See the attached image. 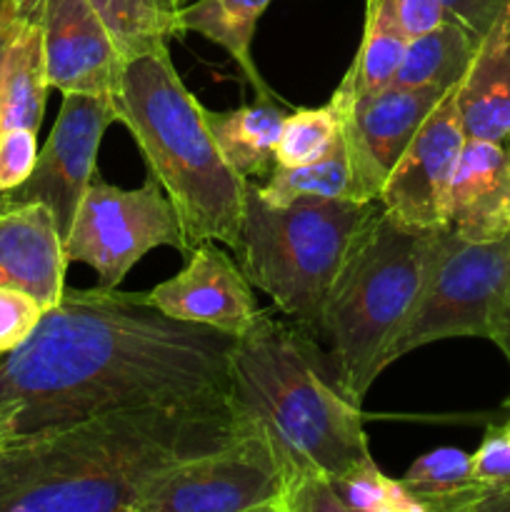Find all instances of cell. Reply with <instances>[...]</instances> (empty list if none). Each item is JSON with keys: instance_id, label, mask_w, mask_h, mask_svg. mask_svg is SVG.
Segmentation results:
<instances>
[{"instance_id": "7bdbcfd3", "label": "cell", "mask_w": 510, "mask_h": 512, "mask_svg": "<svg viewBox=\"0 0 510 512\" xmlns=\"http://www.w3.org/2000/svg\"><path fill=\"white\" fill-rule=\"evenodd\" d=\"M180 3H183V5H185V0H180Z\"/></svg>"}, {"instance_id": "ab89813d", "label": "cell", "mask_w": 510, "mask_h": 512, "mask_svg": "<svg viewBox=\"0 0 510 512\" xmlns=\"http://www.w3.org/2000/svg\"><path fill=\"white\" fill-rule=\"evenodd\" d=\"M8 15H13V0H0V25L5 23Z\"/></svg>"}, {"instance_id": "ba28073f", "label": "cell", "mask_w": 510, "mask_h": 512, "mask_svg": "<svg viewBox=\"0 0 510 512\" xmlns=\"http://www.w3.org/2000/svg\"><path fill=\"white\" fill-rule=\"evenodd\" d=\"M168 245L185 253V238L173 203L153 175L140 188L125 190L108 180H90L65 238L68 263H85L98 273V288L115 290L138 260Z\"/></svg>"}, {"instance_id": "74e56055", "label": "cell", "mask_w": 510, "mask_h": 512, "mask_svg": "<svg viewBox=\"0 0 510 512\" xmlns=\"http://www.w3.org/2000/svg\"><path fill=\"white\" fill-rule=\"evenodd\" d=\"M10 438V410H0V445Z\"/></svg>"}, {"instance_id": "ac0fdd59", "label": "cell", "mask_w": 510, "mask_h": 512, "mask_svg": "<svg viewBox=\"0 0 510 512\" xmlns=\"http://www.w3.org/2000/svg\"><path fill=\"white\" fill-rule=\"evenodd\" d=\"M408 43L410 38L400 23L395 0H365V28L360 48L348 73L333 90L330 105L340 113L355 100L390 85L395 70L403 63Z\"/></svg>"}, {"instance_id": "1f68e13d", "label": "cell", "mask_w": 510, "mask_h": 512, "mask_svg": "<svg viewBox=\"0 0 510 512\" xmlns=\"http://www.w3.org/2000/svg\"><path fill=\"white\" fill-rule=\"evenodd\" d=\"M508 5L510 0H443L448 18L458 20L478 40L493 28V23Z\"/></svg>"}, {"instance_id": "cb8c5ba5", "label": "cell", "mask_w": 510, "mask_h": 512, "mask_svg": "<svg viewBox=\"0 0 510 512\" xmlns=\"http://www.w3.org/2000/svg\"><path fill=\"white\" fill-rule=\"evenodd\" d=\"M125 60L178 38L180 0H90Z\"/></svg>"}, {"instance_id": "484cf974", "label": "cell", "mask_w": 510, "mask_h": 512, "mask_svg": "<svg viewBox=\"0 0 510 512\" xmlns=\"http://www.w3.org/2000/svg\"><path fill=\"white\" fill-rule=\"evenodd\" d=\"M343 140V118L333 105L320 108H295L285 115L275 165L280 168H303L318 163Z\"/></svg>"}, {"instance_id": "4316f807", "label": "cell", "mask_w": 510, "mask_h": 512, "mask_svg": "<svg viewBox=\"0 0 510 512\" xmlns=\"http://www.w3.org/2000/svg\"><path fill=\"white\" fill-rule=\"evenodd\" d=\"M45 308L18 288H0V355L13 353L30 338Z\"/></svg>"}, {"instance_id": "83f0119b", "label": "cell", "mask_w": 510, "mask_h": 512, "mask_svg": "<svg viewBox=\"0 0 510 512\" xmlns=\"http://www.w3.org/2000/svg\"><path fill=\"white\" fill-rule=\"evenodd\" d=\"M38 133L28 128L0 130V193H13L38 163Z\"/></svg>"}, {"instance_id": "f1b7e54d", "label": "cell", "mask_w": 510, "mask_h": 512, "mask_svg": "<svg viewBox=\"0 0 510 512\" xmlns=\"http://www.w3.org/2000/svg\"><path fill=\"white\" fill-rule=\"evenodd\" d=\"M333 485L353 512H380L393 498L398 480L388 478L378 465L370 463Z\"/></svg>"}, {"instance_id": "ee69618b", "label": "cell", "mask_w": 510, "mask_h": 512, "mask_svg": "<svg viewBox=\"0 0 510 512\" xmlns=\"http://www.w3.org/2000/svg\"><path fill=\"white\" fill-rule=\"evenodd\" d=\"M0 360H3V355H0Z\"/></svg>"}, {"instance_id": "60d3db41", "label": "cell", "mask_w": 510, "mask_h": 512, "mask_svg": "<svg viewBox=\"0 0 510 512\" xmlns=\"http://www.w3.org/2000/svg\"><path fill=\"white\" fill-rule=\"evenodd\" d=\"M503 428H505V433H508V435H510V423H505V425H503Z\"/></svg>"}, {"instance_id": "7a4b0ae2", "label": "cell", "mask_w": 510, "mask_h": 512, "mask_svg": "<svg viewBox=\"0 0 510 512\" xmlns=\"http://www.w3.org/2000/svg\"><path fill=\"white\" fill-rule=\"evenodd\" d=\"M233 398L95 415L0 445V512H135L158 475L245 428Z\"/></svg>"}, {"instance_id": "7c38bea8", "label": "cell", "mask_w": 510, "mask_h": 512, "mask_svg": "<svg viewBox=\"0 0 510 512\" xmlns=\"http://www.w3.org/2000/svg\"><path fill=\"white\" fill-rule=\"evenodd\" d=\"M445 93L435 85H385L340 110L345 150L363 200H380L388 175Z\"/></svg>"}, {"instance_id": "2e32d148", "label": "cell", "mask_w": 510, "mask_h": 512, "mask_svg": "<svg viewBox=\"0 0 510 512\" xmlns=\"http://www.w3.org/2000/svg\"><path fill=\"white\" fill-rule=\"evenodd\" d=\"M65 243L43 203L0 213V288H18L53 308L65 293Z\"/></svg>"}, {"instance_id": "8fae6325", "label": "cell", "mask_w": 510, "mask_h": 512, "mask_svg": "<svg viewBox=\"0 0 510 512\" xmlns=\"http://www.w3.org/2000/svg\"><path fill=\"white\" fill-rule=\"evenodd\" d=\"M460 83L425 118L380 193L385 213L410 228H445V193L468 140L458 110Z\"/></svg>"}, {"instance_id": "30bf717a", "label": "cell", "mask_w": 510, "mask_h": 512, "mask_svg": "<svg viewBox=\"0 0 510 512\" xmlns=\"http://www.w3.org/2000/svg\"><path fill=\"white\" fill-rule=\"evenodd\" d=\"M110 123H118L115 103L95 95L65 93L53 130L38 153L33 173L8 193L10 208L43 203L53 213L60 238H68L75 210L95 178L98 148Z\"/></svg>"}, {"instance_id": "277c9868", "label": "cell", "mask_w": 510, "mask_h": 512, "mask_svg": "<svg viewBox=\"0 0 510 512\" xmlns=\"http://www.w3.org/2000/svg\"><path fill=\"white\" fill-rule=\"evenodd\" d=\"M115 113L173 203L185 255L208 240L238 248L250 180L225 160L210 110L185 88L168 45L125 60Z\"/></svg>"}, {"instance_id": "d6a6232c", "label": "cell", "mask_w": 510, "mask_h": 512, "mask_svg": "<svg viewBox=\"0 0 510 512\" xmlns=\"http://www.w3.org/2000/svg\"><path fill=\"white\" fill-rule=\"evenodd\" d=\"M395 5H398L400 23H403L410 40L430 33L448 18L443 0H395Z\"/></svg>"}, {"instance_id": "8992f818", "label": "cell", "mask_w": 510, "mask_h": 512, "mask_svg": "<svg viewBox=\"0 0 510 512\" xmlns=\"http://www.w3.org/2000/svg\"><path fill=\"white\" fill-rule=\"evenodd\" d=\"M380 210V200L300 198L270 205L250 183L235 248L240 270L280 313L318 335L330 290Z\"/></svg>"}, {"instance_id": "d590c367", "label": "cell", "mask_w": 510, "mask_h": 512, "mask_svg": "<svg viewBox=\"0 0 510 512\" xmlns=\"http://www.w3.org/2000/svg\"><path fill=\"white\" fill-rule=\"evenodd\" d=\"M13 30H15V13L5 18V23L0 25V110H3V60H5V50H8L10 38H13ZM10 210L8 203V195L0 193V213Z\"/></svg>"}, {"instance_id": "f35d334b", "label": "cell", "mask_w": 510, "mask_h": 512, "mask_svg": "<svg viewBox=\"0 0 510 512\" xmlns=\"http://www.w3.org/2000/svg\"><path fill=\"white\" fill-rule=\"evenodd\" d=\"M245 512H285V503H283V498H280V500H273V503L258 505V508H250Z\"/></svg>"}, {"instance_id": "9a60e30c", "label": "cell", "mask_w": 510, "mask_h": 512, "mask_svg": "<svg viewBox=\"0 0 510 512\" xmlns=\"http://www.w3.org/2000/svg\"><path fill=\"white\" fill-rule=\"evenodd\" d=\"M445 230L468 243L510 233V143L465 140L445 193Z\"/></svg>"}, {"instance_id": "44dd1931", "label": "cell", "mask_w": 510, "mask_h": 512, "mask_svg": "<svg viewBox=\"0 0 510 512\" xmlns=\"http://www.w3.org/2000/svg\"><path fill=\"white\" fill-rule=\"evenodd\" d=\"M288 105L275 100H255L228 113L210 110V128L225 160L243 178H268L275 168V145L283 130Z\"/></svg>"}, {"instance_id": "9c48e42d", "label": "cell", "mask_w": 510, "mask_h": 512, "mask_svg": "<svg viewBox=\"0 0 510 512\" xmlns=\"http://www.w3.org/2000/svg\"><path fill=\"white\" fill-rule=\"evenodd\" d=\"M245 420L233 440L158 475L135 512H245L283 498L293 483L288 463L270 435Z\"/></svg>"}, {"instance_id": "8d00e7d4", "label": "cell", "mask_w": 510, "mask_h": 512, "mask_svg": "<svg viewBox=\"0 0 510 512\" xmlns=\"http://www.w3.org/2000/svg\"><path fill=\"white\" fill-rule=\"evenodd\" d=\"M45 10V0H13L15 18L23 23H40Z\"/></svg>"}, {"instance_id": "f546056e", "label": "cell", "mask_w": 510, "mask_h": 512, "mask_svg": "<svg viewBox=\"0 0 510 512\" xmlns=\"http://www.w3.org/2000/svg\"><path fill=\"white\" fill-rule=\"evenodd\" d=\"M473 480L485 490L510 488V435L503 425L488 428L480 448L470 455Z\"/></svg>"}, {"instance_id": "5b68a950", "label": "cell", "mask_w": 510, "mask_h": 512, "mask_svg": "<svg viewBox=\"0 0 510 512\" xmlns=\"http://www.w3.org/2000/svg\"><path fill=\"white\" fill-rule=\"evenodd\" d=\"M440 230L410 228L380 210L330 290L318 335L328 338L335 380L355 405L385 370L390 345L428 285Z\"/></svg>"}, {"instance_id": "e575fe53", "label": "cell", "mask_w": 510, "mask_h": 512, "mask_svg": "<svg viewBox=\"0 0 510 512\" xmlns=\"http://www.w3.org/2000/svg\"><path fill=\"white\" fill-rule=\"evenodd\" d=\"M500 350H503L505 358L510 360V288L508 293L503 295L500 300L498 310H495V318H493V328H490V338Z\"/></svg>"}, {"instance_id": "5bb4252c", "label": "cell", "mask_w": 510, "mask_h": 512, "mask_svg": "<svg viewBox=\"0 0 510 512\" xmlns=\"http://www.w3.org/2000/svg\"><path fill=\"white\" fill-rule=\"evenodd\" d=\"M150 303L183 323L208 325L228 335H243L260 315L253 285L240 265L213 240L195 245L188 263L148 293Z\"/></svg>"}, {"instance_id": "e0dca14e", "label": "cell", "mask_w": 510, "mask_h": 512, "mask_svg": "<svg viewBox=\"0 0 510 512\" xmlns=\"http://www.w3.org/2000/svg\"><path fill=\"white\" fill-rule=\"evenodd\" d=\"M458 110L468 140L510 143V5L480 38L458 88Z\"/></svg>"}, {"instance_id": "3957f363", "label": "cell", "mask_w": 510, "mask_h": 512, "mask_svg": "<svg viewBox=\"0 0 510 512\" xmlns=\"http://www.w3.org/2000/svg\"><path fill=\"white\" fill-rule=\"evenodd\" d=\"M230 395L240 413L278 445L293 480L323 475L330 483L375 463L363 413L333 375L313 333L260 310L235 338Z\"/></svg>"}, {"instance_id": "52a82bcc", "label": "cell", "mask_w": 510, "mask_h": 512, "mask_svg": "<svg viewBox=\"0 0 510 512\" xmlns=\"http://www.w3.org/2000/svg\"><path fill=\"white\" fill-rule=\"evenodd\" d=\"M510 288V233L490 243H468L440 230L428 285L405 328L385 355V368L428 343L490 338L495 310Z\"/></svg>"}, {"instance_id": "836d02e7", "label": "cell", "mask_w": 510, "mask_h": 512, "mask_svg": "<svg viewBox=\"0 0 510 512\" xmlns=\"http://www.w3.org/2000/svg\"><path fill=\"white\" fill-rule=\"evenodd\" d=\"M435 512H510V488L478 490Z\"/></svg>"}, {"instance_id": "d4e9b609", "label": "cell", "mask_w": 510, "mask_h": 512, "mask_svg": "<svg viewBox=\"0 0 510 512\" xmlns=\"http://www.w3.org/2000/svg\"><path fill=\"white\" fill-rule=\"evenodd\" d=\"M400 483L425 500L433 512L465 495L485 490L473 480L470 455L460 448H435L420 455L410 463Z\"/></svg>"}, {"instance_id": "ffe728a7", "label": "cell", "mask_w": 510, "mask_h": 512, "mask_svg": "<svg viewBox=\"0 0 510 512\" xmlns=\"http://www.w3.org/2000/svg\"><path fill=\"white\" fill-rule=\"evenodd\" d=\"M43 30L40 23H23L15 18L13 38L3 60V110L0 130L28 128L38 133L48 98Z\"/></svg>"}, {"instance_id": "4dcf8cb0", "label": "cell", "mask_w": 510, "mask_h": 512, "mask_svg": "<svg viewBox=\"0 0 510 512\" xmlns=\"http://www.w3.org/2000/svg\"><path fill=\"white\" fill-rule=\"evenodd\" d=\"M283 503L285 512H353L323 475H303L293 480L285 490Z\"/></svg>"}, {"instance_id": "603a6c76", "label": "cell", "mask_w": 510, "mask_h": 512, "mask_svg": "<svg viewBox=\"0 0 510 512\" xmlns=\"http://www.w3.org/2000/svg\"><path fill=\"white\" fill-rule=\"evenodd\" d=\"M255 190L270 205H288L300 198L360 200V203H365L358 180H355L353 165H350L348 150H345V140H340L338 148L330 150L318 163L303 165V168L275 165L265 183L255 185Z\"/></svg>"}, {"instance_id": "6da1fadb", "label": "cell", "mask_w": 510, "mask_h": 512, "mask_svg": "<svg viewBox=\"0 0 510 512\" xmlns=\"http://www.w3.org/2000/svg\"><path fill=\"white\" fill-rule=\"evenodd\" d=\"M235 335L175 320L148 295L68 290L0 360L10 438L95 415L230 395Z\"/></svg>"}, {"instance_id": "7402d4cb", "label": "cell", "mask_w": 510, "mask_h": 512, "mask_svg": "<svg viewBox=\"0 0 510 512\" xmlns=\"http://www.w3.org/2000/svg\"><path fill=\"white\" fill-rule=\"evenodd\" d=\"M480 40L453 18H445L438 28L418 35L408 43L403 63L395 70L390 85L398 88H435L450 90L465 78Z\"/></svg>"}, {"instance_id": "b9f144b4", "label": "cell", "mask_w": 510, "mask_h": 512, "mask_svg": "<svg viewBox=\"0 0 510 512\" xmlns=\"http://www.w3.org/2000/svg\"><path fill=\"white\" fill-rule=\"evenodd\" d=\"M505 408H510V398H508V400H505Z\"/></svg>"}, {"instance_id": "4fadbf2b", "label": "cell", "mask_w": 510, "mask_h": 512, "mask_svg": "<svg viewBox=\"0 0 510 512\" xmlns=\"http://www.w3.org/2000/svg\"><path fill=\"white\" fill-rule=\"evenodd\" d=\"M40 30L50 88L115 103L125 58L90 0H45Z\"/></svg>"}, {"instance_id": "d6986e66", "label": "cell", "mask_w": 510, "mask_h": 512, "mask_svg": "<svg viewBox=\"0 0 510 512\" xmlns=\"http://www.w3.org/2000/svg\"><path fill=\"white\" fill-rule=\"evenodd\" d=\"M270 3L273 0H195L180 8L178 25L180 33H198L210 43L220 45L255 90V100H275L288 105L265 83L250 53L260 15Z\"/></svg>"}]
</instances>
